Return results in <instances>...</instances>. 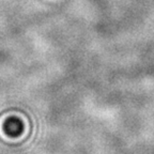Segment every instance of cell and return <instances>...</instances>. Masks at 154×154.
Masks as SVG:
<instances>
[{"mask_svg": "<svg viewBox=\"0 0 154 154\" xmlns=\"http://www.w3.org/2000/svg\"><path fill=\"white\" fill-rule=\"evenodd\" d=\"M3 130H5V134L12 136V137H16L18 135H20L24 131V125L20 120L16 118H10L3 124Z\"/></svg>", "mask_w": 154, "mask_h": 154, "instance_id": "cell-1", "label": "cell"}]
</instances>
